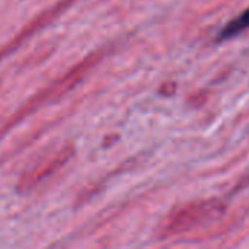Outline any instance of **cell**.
Segmentation results:
<instances>
[{
  "instance_id": "cell-2",
  "label": "cell",
  "mask_w": 249,
  "mask_h": 249,
  "mask_svg": "<svg viewBox=\"0 0 249 249\" xmlns=\"http://www.w3.org/2000/svg\"><path fill=\"white\" fill-rule=\"evenodd\" d=\"M247 28H249V9L245 10L241 16H238L236 19H233L232 22H229L222 34H220V38L222 39H228V38H232L238 34H241L242 31H245Z\"/></svg>"
},
{
  "instance_id": "cell-1",
  "label": "cell",
  "mask_w": 249,
  "mask_h": 249,
  "mask_svg": "<svg viewBox=\"0 0 249 249\" xmlns=\"http://www.w3.org/2000/svg\"><path fill=\"white\" fill-rule=\"evenodd\" d=\"M225 207L222 203L212 200V201H200L193 203L179 210L174 212L162 226L163 235H178L190 232L198 226L207 225L216 217L223 213Z\"/></svg>"
}]
</instances>
